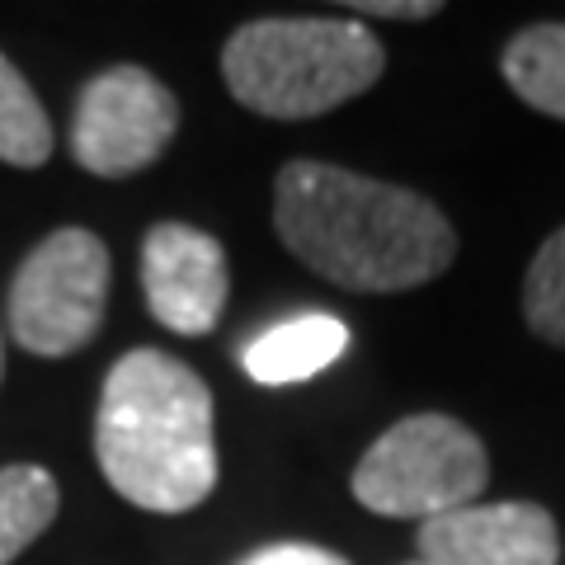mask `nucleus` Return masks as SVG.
Listing matches in <instances>:
<instances>
[{"label":"nucleus","mask_w":565,"mask_h":565,"mask_svg":"<svg viewBox=\"0 0 565 565\" xmlns=\"http://www.w3.org/2000/svg\"><path fill=\"white\" fill-rule=\"evenodd\" d=\"M180 128L170 85L147 66H109L81 90L71 118V156L99 180H128L156 166Z\"/></svg>","instance_id":"423d86ee"},{"label":"nucleus","mask_w":565,"mask_h":565,"mask_svg":"<svg viewBox=\"0 0 565 565\" xmlns=\"http://www.w3.org/2000/svg\"><path fill=\"white\" fill-rule=\"evenodd\" d=\"M523 316H527V326H533V334L565 349V226L546 236L537 245L533 264H527Z\"/></svg>","instance_id":"ddd939ff"},{"label":"nucleus","mask_w":565,"mask_h":565,"mask_svg":"<svg viewBox=\"0 0 565 565\" xmlns=\"http://www.w3.org/2000/svg\"><path fill=\"white\" fill-rule=\"evenodd\" d=\"M95 462L114 494L147 514H189L217 490L212 392L166 349H128L95 411Z\"/></svg>","instance_id":"f03ea898"},{"label":"nucleus","mask_w":565,"mask_h":565,"mask_svg":"<svg viewBox=\"0 0 565 565\" xmlns=\"http://www.w3.org/2000/svg\"><path fill=\"white\" fill-rule=\"evenodd\" d=\"M349 14H373V20H429L438 14V0H359Z\"/></svg>","instance_id":"2eb2a0df"},{"label":"nucleus","mask_w":565,"mask_h":565,"mask_svg":"<svg viewBox=\"0 0 565 565\" xmlns=\"http://www.w3.org/2000/svg\"><path fill=\"white\" fill-rule=\"evenodd\" d=\"M62 509V490L47 467H0V565H14L39 542Z\"/></svg>","instance_id":"9b49d317"},{"label":"nucleus","mask_w":565,"mask_h":565,"mask_svg":"<svg viewBox=\"0 0 565 565\" xmlns=\"http://www.w3.org/2000/svg\"><path fill=\"white\" fill-rule=\"evenodd\" d=\"M241 565H349V561L311 542H274V546H259L255 556H245Z\"/></svg>","instance_id":"4468645a"},{"label":"nucleus","mask_w":565,"mask_h":565,"mask_svg":"<svg viewBox=\"0 0 565 565\" xmlns=\"http://www.w3.org/2000/svg\"><path fill=\"white\" fill-rule=\"evenodd\" d=\"M386 52L363 20L274 14L241 24L222 47V81L241 109L302 122L373 90Z\"/></svg>","instance_id":"7ed1b4c3"},{"label":"nucleus","mask_w":565,"mask_h":565,"mask_svg":"<svg viewBox=\"0 0 565 565\" xmlns=\"http://www.w3.org/2000/svg\"><path fill=\"white\" fill-rule=\"evenodd\" d=\"M0 161L14 170H39L52 161L47 109L6 52H0Z\"/></svg>","instance_id":"f8f14e48"},{"label":"nucleus","mask_w":565,"mask_h":565,"mask_svg":"<svg viewBox=\"0 0 565 565\" xmlns=\"http://www.w3.org/2000/svg\"><path fill=\"white\" fill-rule=\"evenodd\" d=\"M232 269L222 241L189 222H156L141 241V297L170 334H207L222 321Z\"/></svg>","instance_id":"0eeeda50"},{"label":"nucleus","mask_w":565,"mask_h":565,"mask_svg":"<svg viewBox=\"0 0 565 565\" xmlns=\"http://www.w3.org/2000/svg\"><path fill=\"white\" fill-rule=\"evenodd\" d=\"M419 556L434 565H556L561 533L542 504H467L419 523Z\"/></svg>","instance_id":"6e6552de"},{"label":"nucleus","mask_w":565,"mask_h":565,"mask_svg":"<svg viewBox=\"0 0 565 565\" xmlns=\"http://www.w3.org/2000/svg\"><path fill=\"white\" fill-rule=\"evenodd\" d=\"M500 71L527 109L565 122V24H533L514 33Z\"/></svg>","instance_id":"9d476101"},{"label":"nucleus","mask_w":565,"mask_h":565,"mask_svg":"<svg viewBox=\"0 0 565 565\" xmlns=\"http://www.w3.org/2000/svg\"><path fill=\"white\" fill-rule=\"evenodd\" d=\"M405 565H434V561H424V556H415V561H405Z\"/></svg>","instance_id":"f3484780"},{"label":"nucleus","mask_w":565,"mask_h":565,"mask_svg":"<svg viewBox=\"0 0 565 565\" xmlns=\"http://www.w3.org/2000/svg\"><path fill=\"white\" fill-rule=\"evenodd\" d=\"M349 349V326L330 311H302L288 316L269 330H259L241 353L245 377L259 386H292L311 382L316 373H326L344 359Z\"/></svg>","instance_id":"1a4fd4ad"},{"label":"nucleus","mask_w":565,"mask_h":565,"mask_svg":"<svg viewBox=\"0 0 565 565\" xmlns=\"http://www.w3.org/2000/svg\"><path fill=\"white\" fill-rule=\"evenodd\" d=\"M109 302V245L85 226L43 236L10 282V334L39 359H66L104 326Z\"/></svg>","instance_id":"39448f33"},{"label":"nucleus","mask_w":565,"mask_h":565,"mask_svg":"<svg viewBox=\"0 0 565 565\" xmlns=\"http://www.w3.org/2000/svg\"><path fill=\"white\" fill-rule=\"evenodd\" d=\"M274 226L292 259L349 292H411L457 255L434 199L330 161H288L274 180Z\"/></svg>","instance_id":"f257e3e1"},{"label":"nucleus","mask_w":565,"mask_h":565,"mask_svg":"<svg viewBox=\"0 0 565 565\" xmlns=\"http://www.w3.org/2000/svg\"><path fill=\"white\" fill-rule=\"evenodd\" d=\"M490 481L486 444L452 415H405L353 467V500L382 519H419L476 504Z\"/></svg>","instance_id":"20e7f679"},{"label":"nucleus","mask_w":565,"mask_h":565,"mask_svg":"<svg viewBox=\"0 0 565 565\" xmlns=\"http://www.w3.org/2000/svg\"><path fill=\"white\" fill-rule=\"evenodd\" d=\"M0 382H6V340H0Z\"/></svg>","instance_id":"dca6fc26"}]
</instances>
